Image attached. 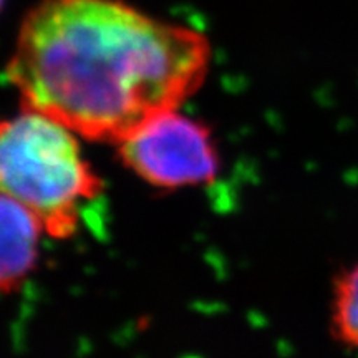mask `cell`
Segmentation results:
<instances>
[{"instance_id":"1","label":"cell","mask_w":358,"mask_h":358,"mask_svg":"<svg viewBox=\"0 0 358 358\" xmlns=\"http://www.w3.org/2000/svg\"><path fill=\"white\" fill-rule=\"evenodd\" d=\"M209 62L203 34L123 0H38L22 22L7 73L24 108L116 145L151 116L179 108L204 82Z\"/></svg>"},{"instance_id":"2","label":"cell","mask_w":358,"mask_h":358,"mask_svg":"<svg viewBox=\"0 0 358 358\" xmlns=\"http://www.w3.org/2000/svg\"><path fill=\"white\" fill-rule=\"evenodd\" d=\"M0 186L3 196L25 206L55 239L78 231L83 213L103 189L78 134L30 108L2 123Z\"/></svg>"},{"instance_id":"3","label":"cell","mask_w":358,"mask_h":358,"mask_svg":"<svg viewBox=\"0 0 358 358\" xmlns=\"http://www.w3.org/2000/svg\"><path fill=\"white\" fill-rule=\"evenodd\" d=\"M116 146L124 166L156 189L208 185L219 171L211 131L179 108L151 116Z\"/></svg>"},{"instance_id":"4","label":"cell","mask_w":358,"mask_h":358,"mask_svg":"<svg viewBox=\"0 0 358 358\" xmlns=\"http://www.w3.org/2000/svg\"><path fill=\"white\" fill-rule=\"evenodd\" d=\"M0 282L6 294L19 289L35 267L42 234H47L42 222L25 206L2 194L0 201Z\"/></svg>"},{"instance_id":"5","label":"cell","mask_w":358,"mask_h":358,"mask_svg":"<svg viewBox=\"0 0 358 358\" xmlns=\"http://www.w3.org/2000/svg\"><path fill=\"white\" fill-rule=\"evenodd\" d=\"M330 324L340 343L358 350V262L335 277Z\"/></svg>"}]
</instances>
